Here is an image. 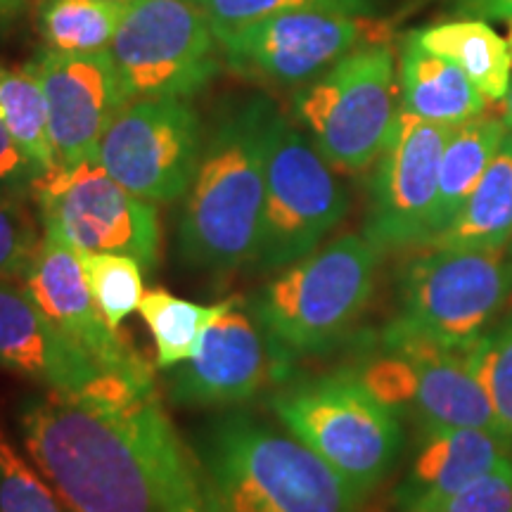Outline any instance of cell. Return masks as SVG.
I'll return each instance as SVG.
<instances>
[{"mask_svg":"<svg viewBox=\"0 0 512 512\" xmlns=\"http://www.w3.org/2000/svg\"><path fill=\"white\" fill-rule=\"evenodd\" d=\"M157 394L31 396L17 415L22 451L67 512H162Z\"/></svg>","mask_w":512,"mask_h":512,"instance_id":"obj_1","label":"cell"},{"mask_svg":"<svg viewBox=\"0 0 512 512\" xmlns=\"http://www.w3.org/2000/svg\"><path fill=\"white\" fill-rule=\"evenodd\" d=\"M275 114L271 98L252 95L214 119L178 221L176 252L188 271L223 278L252 261Z\"/></svg>","mask_w":512,"mask_h":512,"instance_id":"obj_2","label":"cell"},{"mask_svg":"<svg viewBox=\"0 0 512 512\" xmlns=\"http://www.w3.org/2000/svg\"><path fill=\"white\" fill-rule=\"evenodd\" d=\"M223 512H361L366 496L294 434L249 413H223L190 446Z\"/></svg>","mask_w":512,"mask_h":512,"instance_id":"obj_3","label":"cell"},{"mask_svg":"<svg viewBox=\"0 0 512 512\" xmlns=\"http://www.w3.org/2000/svg\"><path fill=\"white\" fill-rule=\"evenodd\" d=\"M380 256L366 235H342L247 299L266 339L273 382L283 384L302 358L330 349L354 328L375 292Z\"/></svg>","mask_w":512,"mask_h":512,"instance_id":"obj_4","label":"cell"},{"mask_svg":"<svg viewBox=\"0 0 512 512\" xmlns=\"http://www.w3.org/2000/svg\"><path fill=\"white\" fill-rule=\"evenodd\" d=\"M283 427L368 496L403 448L399 413L366 389L351 370L290 380L268 399Z\"/></svg>","mask_w":512,"mask_h":512,"instance_id":"obj_5","label":"cell"},{"mask_svg":"<svg viewBox=\"0 0 512 512\" xmlns=\"http://www.w3.org/2000/svg\"><path fill=\"white\" fill-rule=\"evenodd\" d=\"M292 119L337 174L370 169L401 112L389 43L358 48L292 93Z\"/></svg>","mask_w":512,"mask_h":512,"instance_id":"obj_6","label":"cell"},{"mask_svg":"<svg viewBox=\"0 0 512 512\" xmlns=\"http://www.w3.org/2000/svg\"><path fill=\"white\" fill-rule=\"evenodd\" d=\"M512 302L510 249L427 245L403 268L389 330L441 347H470Z\"/></svg>","mask_w":512,"mask_h":512,"instance_id":"obj_7","label":"cell"},{"mask_svg":"<svg viewBox=\"0 0 512 512\" xmlns=\"http://www.w3.org/2000/svg\"><path fill=\"white\" fill-rule=\"evenodd\" d=\"M349 192L309 136L275 114L266 155V192L259 240L249 268L275 273L316 252L344 221Z\"/></svg>","mask_w":512,"mask_h":512,"instance_id":"obj_8","label":"cell"},{"mask_svg":"<svg viewBox=\"0 0 512 512\" xmlns=\"http://www.w3.org/2000/svg\"><path fill=\"white\" fill-rule=\"evenodd\" d=\"M107 53L128 100L190 98L223 69L214 19L192 0H128Z\"/></svg>","mask_w":512,"mask_h":512,"instance_id":"obj_9","label":"cell"},{"mask_svg":"<svg viewBox=\"0 0 512 512\" xmlns=\"http://www.w3.org/2000/svg\"><path fill=\"white\" fill-rule=\"evenodd\" d=\"M216 24V22H214ZM223 67L268 88H299L358 48L392 41L375 15L297 10L247 24H216Z\"/></svg>","mask_w":512,"mask_h":512,"instance_id":"obj_10","label":"cell"},{"mask_svg":"<svg viewBox=\"0 0 512 512\" xmlns=\"http://www.w3.org/2000/svg\"><path fill=\"white\" fill-rule=\"evenodd\" d=\"M31 200L43 233L76 252L126 254L147 271L157 266L155 204L119 185L98 159L46 171L38 178Z\"/></svg>","mask_w":512,"mask_h":512,"instance_id":"obj_11","label":"cell"},{"mask_svg":"<svg viewBox=\"0 0 512 512\" xmlns=\"http://www.w3.org/2000/svg\"><path fill=\"white\" fill-rule=\"evenodd\" d=\"M202 147V119L188 98H136L107 126L98 162L140 200L171 204L188 192Z\"/></svg>","mask_w":512,"mask_h":512,"instance_id":"obj_12","label":"cell"},{"mask_svg":"<svg viewBox=\"0 0 512 512\" xmlns=\"http://www.w3.org/2000/svg\"><path fill=\"white\" fill-rule=\"evenodd\" d=\"M451 126L399 112L373 164L363 235L382 249L425 245L439 190V166Z\"/></svg>","mask_w":512,"mask_h":512,"instance_id":"obj_13","label":"cell"},{"mask_svg":"<svg viewBox=\"0 0 512 512\" xmlns=\"http://www.w3.org/2000/svg\"><path fill=\"white\" fill-rule=\"evenodd\" d=\"M46 102L48 138L57 166L98 159L100 140L128 102L107 50L62 53L41 48L27 64Z\"/></svg>","mask_w":512,"mask_h":512,"instance_id":"obj_14","label":"cell"},{"mask_svg":"<svg viewBox=\"0 0 512 512\" xmlns=\"http://www.w3.org/2000/svg\"><path fill=\"white\" fill-rule=\"evenodd\" d=\"M19 283L57 328L102 370L143 392H155L152 368L95 306L76 249L43 233L41 247Z\"/></svg>","mask_w":512,"mask_h":512,"instance_id":"obj_15","label":"cell"},{"mask_svg":"<svg viewBox=\"0 0 512 512\" xmlns=\"http://www.w3.org/2000/svg\"><path fill=\"white\" fill-rule=\"evenodd\" d=\"M0 368L50 392L155 394L102 370L12 280H0Z\"/></svg>","mask_w":512,"mask_h":512,"instance_id":"obj_16","label":"cell"},{"mask_svg":"<svg viewBox=\"0 0 512 512\" xmlns=\"http://www.w3.org/2000/svg\"><path fill=\"white\" fill-rule=\"evenodd\" d=\"M273 380L271 356L247 299L235 297L190 361L171 370L169 401L185 408H228L254 399Z\"/></svg>","mask_w":512,"mask_h":512,"instance_id":"obj_17","label":"cell"},{"mask_svg":"<svg viewBox=\"0 0 512 512\" xmlns=\"http://www.w3.org/2000/svg\"><path fill=\"white\" fill-rule=\"evenodd\" d=\"M510 456L508 444L491 430L427 427L406 477L396 486L394 505L401 512L430 510Z\"/></svg>","mask_w":512,"mask_h":512,"instance_id":"obj_18","label":"cell"},{"mask_svg":"<svg viewBox=\"0 0 512 512\" xmlns=\"http://www.w3.org/2000/svg\"><path fill=\"white\" fill-rule=\"evenodd\" d=\"M401 110L441 126H458L486 110V98L456 62L427 50L415 34L403 36L399 53Z\"/></svg>","mask_w":512,"mask_h":512,"instance_id":"obj_19","label":"cell"},{"mask_svg":"<svg viewBox=\"0 0 512 512\" xmlns=\"http://www.w3.org/2000/svg\"><path fill=\"white\" fill-rule=\"evenodd\" d=\"M508 131L510 128L505 126L503 117H491L484 112L451 128L444 155H441L437 202L432 211L430 238L425 245L439 238L460 214L472 192L477 190Z\"/></svg>","mask_w":512,"mask_h":512,"instance_id":"obj_20","label":"cell"},{"mask_svg":"<svg viewBox=\"0 0 512 512\" xmlns=\"http://www.w3.org/2000/svg\"><path fill=\"white\" fill-rule=\"evenodd\" d=\"M415 38L432 53L456 62L486 102L503 100L512 83V53L505 38L482 19H451L415 29Z\"/></svg>","mask_w":512,"mask_h":512,"instance_id":"obj_21","label":"cell"},{"mask_svg":"<svg viewBox=\"0 0 512 512\" xmlns=\"http://www.w3.org/2000/svg\"><path fill=\"white\" fill-rule=\"evenodd\" d=\"M512 242V131L498 147L477 190L434 247L508 249ZM427 247V245H425Z\"/></svg>","mask_w":512,"mask_h":512,"instance_id":"obj_22","label":"cell"},{"mask_svg":"<svg viewBox=\"0 0 512 512\" xmlns=\"http://www.w3.org/2000/svg\"><path fill=\"white\" fill-rule=\"evenodd\" d=\"M233 299L228 297L219 304H197L174 297L166 290L145 292L138 313L155 339L157 368L174 370L190 361L200 351L207 330L228 311Z\"/></svg>","mask_w":512,"mask_h":512,"instance_id":"obj_23","label":"cell"},{"mask_svg":"<svg viewBox=\"0 0 512 512\" xmlns=\"http://www.w3.org/2000/svg\"><path fill=\"white\" fill-rule=\"evenodd\" d=\"M124 10L117 0H38L36 27L46 48L100 53L110 48Z\"/></svg>","mask_w":512,"mask_h":512,"instance_id":"obj_24","label":"cell"},{"mask_svg":"<svg viewBox=\"0 0 512 512\" xmlns=\"http://www.w3.org/2000/svg\"><path fill=\"white\" fill-rule=\"evenodd\" d=\"M0 121L43 171L55 169L46 102L36 79L24 67L10 69L0 64Z\"/></svg>","mask_w":512,"mask_h":512,"instance_id":"obj_25","label":"cell"},{"mask_svg":"<svg viewBox=\"0 0 512 512\" xmlns=\"http://www.w3.org/2000/svg\"><path fill=\"white\" fill-rule=\"evenodd\" d=\"M83 280L95 306L114 330L138 311L143 299V266L133 256L112 252H76Z\"/></svg>","mask_w":512,"mask_h":512,"instance_id":"obj_26","label":"cell"},{"mask_svg":"<svg viewBox=\"0 0 512 512\" xmlns=\"http://www.w3.org/2000/svg\"><path fill=\"white\" fill-rule=\"evenodd\" d=\"M155 458L162 512H223L166 415L159 422Z\"/></svg>","mask_w":512,"mask_h":512,"instance_id":"obj_27","label":"cell"},{"mask_svg":"<svg viewBox=\"0 0 512 512\" xmlns=\"http://www.w3.org/2000/svg\"><path fill=\"white\" fill-rule=\"evenodd\" d=\"M470 366L494 413L496 434L512 453V316L470 344Z\"/></svg>","mask_w":512,"mask_h":512,"instance_id":"obj_28","label":"cell"},{"mask_svg":"<svg viewBox=\"0 0 512 512\" xmlns=\"http://www.w3.org/2000/svg\"><path fill=\"white\" fill-rule=\"evenodd\" d=\"M0 512H67L27 453L0 427Z\"/></svg>","mask_w":512,"mask_h":512,"instance_id":"obj_29","label":"cell"},{"mask_svg":"<svg viewBox=\"0 0 512 512\" xmlns=\"http://www.w3.org/2000/svg\"><path fill=\"white\" fill-rule=\"evenodd\" d=\"M27 197L0 190V280H22L41 247L43 228Z\"/></svg>","mask_w":512,"mask_h":512,"instance_id":"obj_30","label":"cell"},{"mask_svg":"<svg viewBox=\"0 0 512 512\" xmlns=\"http://www.w3.org/2000/svg\"><path fill=\"white\" fill-rule=\"evenodd\" d=\"M204 8L216 24H247L280 12L320 10L344 15H375L377 0H192Z\"/></svg>","mask_w":512,"mask_h":512,"instance_id":"obj_31","label":"cell"},{"mask_svg":"<svg viewBox=\"0 0 512 512\" xmlns=\"http://www.w3.org/2000/svg\"><path fill=\"white\" fill-rule=\"evenodd\" d=\"M425 512H512V456Z\"/></svg>","mask_w":512,"mask_h":512,"instance_id":"obj_32","label":"cell"},{"mask_svg":"<svg viewBox=\"0 0 512 512\" xmlns=\"http://www.w3.org/2000/svg\"><path fill=\"white\" fill-rule=\"evenodd\" d=\"M43 174L46 171L24 152L8 126L0 121V190L31 200L38 178Z\"/></svg>","mask_w":512,"mask_h":512,"instance_id":"obj_33","label":"cell"},{"mask_svg":"<svg viewBox=\"0 0 512 512\" xmlns=\"http://www.w3.org/2000/svg\"><path fill=\"white\" fill-rule=\"evenodd\" d=\"M448 8L460 19L512 22V0H448Z\"/></svg>","mask_w":512,"mask_h":512,"instance_id":"obj_34","label":"cell"},{"mask_svg":"<svg viewBox=\"0 0 512 512\" xmlns=\"http://www.w3.org/2000/svg\"><path fill=\"white\" fill-rule=\"evenodd\" d=\"M27 0H0V27H8L15 17L24 10Z\"/></svg>","mask_w":512,"mask_h":512,"instance_id":"obj_35","label":"cell"},{"mask_svg":"<svg viewBox=\"0 0 512 512\" xmlns=\"http://www.w3.org/2000/svg\"><path fill=\"white\" fill-rule=\"evenodd\" d=\"M501 102H503V112H501V117H503V121H505V126H508L510 131H512V83H510V91H508V95H505V98H503Z\"/></svg>","mask_w":512,"mask_h":512,"instance_id":"obj_36","label":"cell"},{"mask_svg":"<svg viewBox=\"0 0 512 512\" xmlns=\"http://www.w3.org/2000/svg\"><path fill=\"white\" fill-rule=\"evenodd\" d=\"M508 46H510V53H512V22H510V34H508Z\"/></svg>","mask_w":512,"mask_h":512,"instance_id":"obj_37","label":"cell"},{"mask_svg":"<svg viewBox=\"0 0 512 512\" xmlns=\"http://www.w3.org/2000/svg\"><path fill=\"white\" fill-rule=\"evenodd\" d=\"M117 3H128V0H117Z\"/></svg>","mask_w":512,"mask_h":512,"instance_id":"obj_38","label":"cell"},{"mask_svg":"<svg viewBox=\"0 0 512 512\" xmlns=\"http://www.w3.org/2000/svg\"><path fill=\"white\" fill-rule=\"evenodd\" d=\"M508 249H510V254H512V242H510V247H508Z\"/></svg>","mask_w":512,"mask_h":512,"instance_id":"obj_39","label":"cell"}]
</instances>
